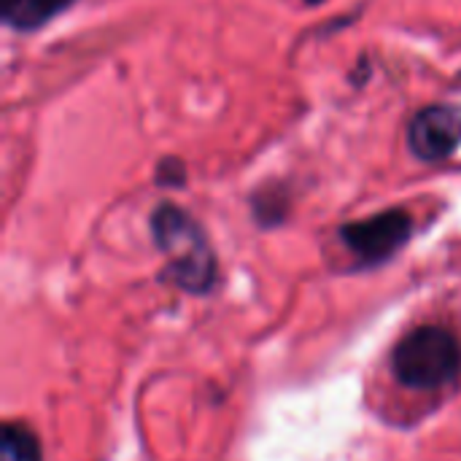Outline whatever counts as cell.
<instances>
[{"mask_svg": "<svg viewBox=\"0 0 461 461\" xmlns=\"http://www.w3.org/2000/svg\"><path fill=\"white\" fill-rule=\"evenodd\" d=\"M0 461H43L41 440L24 421H5L0 429Z\"/></svg>", "mask_w": 461, "mask_h": 461, "instance_id": "obj_7", "label": "cell"}, {"mask_svg": "<svg viewBox=\"0 0 461 461\" xmlns=\"http://www.w3.org/2000/svg\"><path fill=\"white\" fill-rule=\"evenodd\" d=\"M408 149L419 162L438 165L461 149V108L432 103L419 108L408 122Z\"/></svg>", "mask_w": 461, "mask_h": 461, "instance_id": "obj_4", "label": "cell"}, {"mask_svg": "<svg viewBox=\"0 0 461 461\" xmlns=\"http://www.w3.org/2000/svg\"><path fill=\"white\" fill-rule=\"evenodd\" d=\"M186 181H189V173H186V162L181 157L167 154L154 165V184L159 189H184Z\"/></svg>", "mask_w": 461, "mask_h": 461, "instance_id": "obj_8", "label": "cell"}, {"mask_svg": "<svg viewBox=\"0 0 461 461\" xmlns=\"http://www.w3.org/2000/svg\"><path fill=\"white\" fill-rule=\"evenodd\" d=\"M305 3H308V5H321L324 0H305Z\"/></svg>", "mask_w": 461, "mask_h": 461, "instance_id": "obj_9", "label": "cell"}, {"mask_svg": "<svg viewBox=\"0 0 461 461\" xmlns=\"http://www.w3.org/2000/svg\"><path fill=\"white\" fill-rule=\"evenodd\" d=\"M413 230V216L405 208H386L367 219L346 221L338 238L357 259L359 270H373L394 259L411 243Z\"/></svg>", "mask_w": 461, "mask_h": 461, "instance_id": "obj_3", "label": "cell"}, {"mask_svg": "<svg viewBox=\"0 0 461 461\" xmlns=\"http://www.w3.org/2000/svg\"><path fill=\"white\" fill-rule=\"evenodd\" d=\"M292 200L294 197H292V189L286 181H265L249 197L251 216L262 230L281 227L292 213Z\"/></svg>", "mask_w": 461, "mask_h": 461, "instance_id": "obj_6", "label": "cell"}, {"mask_svg": "<svg viewBox=\"0 0 461 461\" xmlns=\"http://www.w3.org/2000/svg\"><path fill=\"white\" fill-rule=\"evenodd\" d=\"M76 3L78 0H0V19L16 32H35Z\"/></svg>", "mask_w": 461, "mask_h": 461, "instance_id": "obj_5", "label": "cell"}, {"mask_svg": "<svg viewBox=\"0 0 461 461\" xmlns=\"http://www.w3.org/2000/svg\"><path fill=\"white\" fill-rule=\"evenodd\" d=\"M392 373L411 392H440L461 375V340L446 327L421 324L392 351Z\"/></svg>", "mask_w": 461, "mask_h": 461, "instance_id": "obj_2", "label": "cell"}, {"mask_svg": "<svg viewBox=\"0 0 461 461\" xmlns=\"http://www.w3.org/2000/svg\"><path fill=\"white\" fill-rule=\"evenodd\" d=\"M157 251L167 259L165 278L186 294H211L219 281V259L205 227L181 205L165 200L149 216Z\"/></svg>", "mask_w": 461, "mask_h": 461, "instance_id": "obj_1", "label": "cell"}]
</instances>
